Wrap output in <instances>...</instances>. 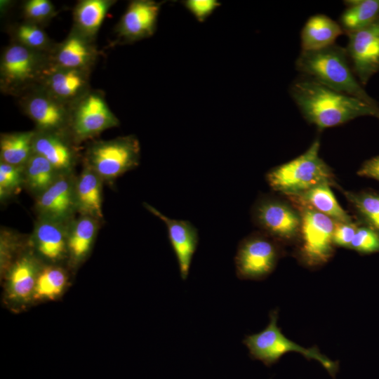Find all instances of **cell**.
I'll list each match as a JSON object with an SVG mask.
<instances>
[{
  "mask_svg": "<svg viewBox=\"0 0 379 379\" xmlns=\"http://www.w3.org/2000/svg\"><path fill=\"white\" fill-rule=\"evenodd\" d=\"M290 94L305 120L319 129L339 126L363 116L379 119V108L304 75L292 82Z\"/></svg>",
  "mask_w": 379,
  "mask_h": 379,
  "instance_id": "6da1fadb",
  "label": "cell"
},
{
  "mask_svg": "<svg viewBox=\"0 0 379 379\" xmlns=\"http://www.w3.org/2000/svg\"><path fill=\"white\" fill-rule=\"evenodd\" d=\"M295 67L302 75L379 108L378 103L366 93L356 77L344 47L334 44L320 50L301 51Z\"/></svg>",
  "mask_w": 379,
  "mask_h": 379,
  "instance_id": "7a4b0ae2",
  "label": "cell"
},
{
  "mask_svg": "<svg viewBox=\"0 0 379 379\" xmlns=\"http://www.w3.org/2000/svg\"><path fill=\"white\" fill-rule=\"evenodd\" d=\"M51 62L50 53L31 50L11 41L1 55V92L18 98L39 86Z\"/></svg>",
  "mask_w": 379,
  "mask_h": 379,
  "instance_id": "3957f363",
  "label": "cell"
},
{
  "mask_svg": "<svg viewBox=\"0 0 379 379\" xmlns=\"http://www.w3.org/2000/svg\"><path fill=\"white\" fill-rule=\"evenodd\" d=\"M319 147L316 139L302 154L272 168L266 177L272 189L298 196L319 185L331 183V173L319 156Z\"/></svg>",
  "mask_w": 379,
  "mask_h": 379,
  "instance_id": "277c9868",
  "label": "cell"
},
{
  "mask_svg": "<svg viewBox=\"0 0 379 379\" xmlns=\"http://www.w3.org/2000/svg\"><path fill=\"white\" fill-rule=\"evenodd\" d=\"M277 319V310H272L267 327L259 333L245 337L243 343L248 347L251 357L270 366L284 354L290 352H298L309 360L319 361L334 378L338 369V362L321 354L316 347L305 348L288 339L278 326Z\"/></svg>",
  "mask_w": 379,
  "mask_h": 379,
  "instance_id": "5b68a950",
  "label": "cell"
},
{
  "mask_svg": "<svg viewBox=\"0 0 379 379\" xmlns=\"http://www.w3.org/2000/svg\"><path fill=\"white\" fill-rule=\"evenodd\" d=\"M140 145L134 135L92 142L86 149L84 160L102 181L113 182L138 167Z\"/></svg>",
  "mask_w": 379,
  "mask_h": 379,
  "instance_id": "8992f818",
  "label": "cell"
},
{
  "mask_svg": "<svg viewBox=\"0 0 379 379\" xmlns=\"http://www.w3.org/2000/svg\"><path fill=\"white\" fill-rule=\"evenodd\" d=\"M119 125L100 90L91 88L70 105L68 133L77 145Z\"/></svg>",
  "mask_w": 379,
  "mask_h": 379,
  "instance_id": "52a82bcc",
  "label": "cell"
},
{
  "mask_svg": "<svg viewBox=\"0 0 379 379\" xmlns=\"http://www.w3.org/2000/svg\"><path fill=\"white\" fill-rule=\"evenodd\" d=\"M23 113L40 131L68 132L70 105L62 102L37 86L18 98Z\"/></svg>",
  "mask_w": 379,
  "mask_h": 379,
  "instance_id": "ba28073f",
  "label": "cell"
},
{
  "mask_svg": "<svg viewBox=\"0 0 379 379\" xmlns=\"http://www.w3.org/2000/svg\"><path fill=\"white\" fill-rule=\"evenodd\" d=\"M278 258L279 250L273 241L260 234L249 236L239 243L237 250V276L241 279H263L274 270Z\"/></svg>",
  "mask_w": 379,
  "mask_h": 379,
  "instance_id": "9c48e42d",
  "label": "cell"
},
{
  "mask_svg": "<svg viewBox=\"0 0 379 379\" xmlns=\"http://www.w3.org/2000/svg\"><path fill=\"white\" fill-rule=\"evenodd\" d=\"M300 217L304 260L310 265L326 262L333 253L335 221L310 206L303 208Z\"/></svg>",
  "mask_w": 379,
  "mask_h": 379,
  "instance_id": "30bf717a",
  "label": "cell"
},
{
  "mask_svg": "<svg viewBox=\"0 0 379 379\" xmlns=\"http://www.w3.org/2000/svg\"><path fill=\"white\" fill-rule=\"evenodd\" d=\"M347 35L345 48L353 72L359 83L365 86L379 72V18Z\"/></svg>",
  "mask_w": 379,
  "mask_h": 379,
  "instance_id": "8fae6325",
  "label": "cell"
},
{
  "mask_svg": "<svg viewBox=\"0 0 379 379\" xmlns=\"http://www.w3.org/2000/svg\"><path fill=\"white\" fill-rule=\"evenodd\" d=\"M161 4L152 0L131 1L114 27L117 41L131 44L152 36Z\"/></svg>",
  "mask_w": 379,
  "mask_h": 379,
  "instance_id": "7c38bea8",
  "label": "cell"
},
{
  "mask_svg": "<svg viewBox=\"0 0 379 379\" xmlns=\"http://www.w3.org/2000/svg\"><path fill=\"white\" fill-rule=\"evenodd\" d=\"M256 224L270 235L290 239L300 229L301 217L286 204L272 198H262L253 209Z\"/></svg>",
  "mask_w": 379,
  "mask_h": 379,
  "instance_id": "4fadbf2b",
  "label": "cell"
},
{
  "mask_svg": "<svg viewBox=\"0 0 379 379\" xmlns=\"http://www.w3.org/2000/svg\"><path fill=\"white\" fill-rule=\"evenodd\" d=\"M91 71L59 67L51 62L39 86L60 101L71 105L91 88Z\"/></svg>",
  "mask_w": 379,
  "mask_h": 379,
  "instance_id": "5bb4252c",
  "label": "cell"
},
{
  "mask_svg": "<svg viewBox=\"0 0 379 379\" xmlns=\"http://www.w3.org/2000/svg\"><path fill=\"white\" fill-rule=\"evenodd\" d=\"M75 180L72 174L61 173L55 182L36 198L39 218L69 222L76 211Z\"/></svg>",
  "mask_w": 379,
  "mask_h": 379,
  "instance_id": "9a60e30c",
  "label": "cell"
},
{
  "mask_svg": "<svg viewBox=\"0 0 379 379\" xmlns=\"http://www.w3.org/2000/svg\"><path fill=\"white\" fill-rule=\"evenodd\" d=\"M77 145L67 131L35 130L33 152L44 157L60 173H72L79 158Z\"/></svg>",
  "mask_w": 379,
  "mask_h": 379,
  "instance_id": "2e32d148",
  "label": "cell"
},
{
  "mask_svg": "<svg viewBox=\"0 0 379 379\" xmlns=\"http://www.w3.org/2000/svg\"><path fill=\"white\" fill-rule=\"evenodd\" d=\"M144 207L166 226L168 239L178 263L180 277L186 280L199 242L197 229L188 220L171 219L144 202Z\"/></svg>",
  "mask_w": 379,
  "mask_h": 379,
  "instance_id": "e0dca14e",
  "label": "cell"
},
{
  "mask_svg": "<svg viewBox=\"0 0 379 379\" xmlns=\"http://www.w3.org/2000/svg\"><path fill=\"white\" fill-rule=\"evenodd\" d=\"M95 41L72 27L65 39L55 44L50 53L51 62L59 67L92 70L99 55Z\"/></svg>",
  "mask_w": 379,
  "mask_h": 379,
  "instance_id": "ac0fdd59",
  "label": "cell"
},
{
  "mask_svg": "<svg viewBox=\"0 0 379 379\" xmlns=\"http://www.w3.org/2000/svg\"><path fill=\"white\" fill-rule=\"evenodd\" d=\"M69 222L46 218L39 219L31 241L36 253L42 258L50 262L56 263L67 257V234Z\"/></svg>",
  "mask_w": 379,
  "mask_h": 379,
  "instance_id": "d6986e66",
  "label": "cell"
},
{
  "mask_svg": "<svg viewBox=\"0 0 379 379\" xmlns=\"http://www.w3.org/2000/svg\"><path fill=\"white\" fill-rule=\"evenodd\" d=\"M42 267L32 253H26L15 259L8 270V298L16 302L33 299L37 277Z\"/></svg>",
  "mask_w": 379,
  "mask_h": 379,
  "instance_id": "ffe728a7",
  "label": "cell"
},
{
  "mask_svg": "<svg viewBox=\"0 0 379 379\" xmlns=\"http://www.w3.org/2000/svg\"><path fill=\"white\" fill-rule=\"evenodd\" d=\"M102 179L88 166L84 168L75 180L76 211L81 215L103 218L102 209Z\"/></svg>",
  "mask_w": 379,
  "mask_h": 379,
  "instance_id": "44dd1931",
  "label": "cell"
},
{
  "mask_svg": "<svg viewBox=\"0 0 379 379\" xmlns=\"http://www.w3.org/2000/svg\"><path fill=\"white\" fill-rule=\"evenodd\" d=\"M344 34L340 24L324 14L311 16L304 25L300 34L304 51L320 50L334 44Z\"/></svg>",
  "mask_w": 379,
  "mask_h": 379,
  "instance_id": "7402d4cb",
  "label": "cell"
},
{
  "mask_svg": "<svg viewBox=\"0 0 379 379\" xmlns=\"http://www.w3.org/2000/svg\"><path fill=\"white\" fill-rule=\"evenodd\" d=\"M99 220L95 218L80 215L70 221L67 234V256L76 266L89 254L98 229Z\"/></svg>",
  "mask_w": 379,
  "mask_h": 379,
  "instance_id": "603a6c76",
  "label": "cell"
},
{
  "mask_svg": "<svg viewBox=\"0 0 379 379\" xmlns=\"http://www.w3.org/2000/svg\"><path fill=\"white\" fill-rule=\"evenodd\" d=\"M114 0H81L73 9L72 28L95 40L97 34Z\"/></svg>",
  "mask_w": 379,
  "mask_h": 379,
  "instance_id": "cb8c5ba5",
  "label": "cell"
},
{
  "mask_svg": "<svg viewBox=\"0 0 379 379\" xmlns=\"http://www.w3.org/2000/svg\"><path fill=\"white\" fill-rule=\"evenodd\" d=\"M35 130L1 133V161L24 166L33 153Z\"/></svg>",
  "mask_w": 379,
  "mask_h": 379,
  "instance_id": "d4e9b609",
  "label": "cell"
},
{
  "mask_svg": "<svg viewBox=\"0 0 379 379\" xmlns=\"http://www.w3.org/2000/svg\"><path fill=\"white\" fill-rule=\"evenodd\" d=\"M339 24L346 34L361 29L379 18V0L345 1Z\"/></svg>",
  "mask_w": 379,
  "mask_h": 379,
  "instance_id": "484cf974",
  "label": "cell"
},
{
  "mask_svg": "<svg viewBox=\"0 0 379 379\" xmlns=\"http://www.w3.org/2000/svg\"><path fill=\"white\" fill-rule=\"evenodd\" d=\"M329 185L328 182L319 185L298 197L306 206L308 205L335 222H351L350 216L338 204Z\"/></svg>",
  "mask_w": 379,
  "mask_h": 379,
  "instance_id": "4316f807",
  "label": "cell"
},
{
  "mask_svg": "<svg viewBox=\"0 0 379 379\" xmlns=\"http://www.w3.org/2000/svg\"><path fill=\"white\" fill-rule=\"evenodd\" d=\"M6 31L11 42L36 51L51 53L56 44L42 26L25 20L8 25Z\"/></svg>",
  "mask_w": 379,
  "mask_h": 379,
  "instance_id": "83f0119b",
  "label": "cell"
},
{
  "mask_svg": "<svg viewBox=\"0 0 379 379\" xmlns=\"http://www.w3.org/2000/svg\"><path fill=\"white\" fill-rule=\"evenodd\" d=\"M25 185L39 197L58 179L60 173L44 157L33 152L24 165Z\"/></svg>",
  "mask_w": 379,
  "mask_h": 379,
  "instance_id": "f1b7e54d",
  "label": "cell"
},
{
  "mask_svg": "<svg viewBox=\"0 0 379 379\" xmlns=\"http://www.w3.org/2000/svg\"><path fill=\"white\" fill-rule=\"evenodd\" d=\"M67 284V275L59 266L49 265L42 267L37 277L33 299L53 300L60 296Z\"/></svg>",
  "mask_w": 379,
  "mask_h": 379,
  "instance_id": "f546056e",
  "label": "cell"
},
{
  "mask_svg": "<svg viewBox=\"0 0 379 379\" xmlns=\"http://www.w3.org/2000/svg\"><path fill=\"white\" fill-rule=\"evenodd\" d=\"M23 185H25L24 166H15L1 161V199L18 194Z\"/></svg>",
  "mask_w": 379,
  "mask_h": 379,
  "instance_id": "4dcf8cb0",
  "label": "cell"
},
{
  "mask_svg": "<svg viewBox=\"0 0 379 379\" xmlns=\"http://www.w3.org/2000/svg\"><path fill=\"white\" fill-rule=\"evenodd\" d=\"M21 11L22 20L42 27L56 15L55 8L49 0L25 1Z\"/></svg>",
  "mask_w": 379,
  "mask_h": 379,
  "instance_id": "1f68e13d",
  "label": "cell"
},
{
  "mask_svg": "<svg viewBox=\"0 0 379 379\" xmlns=\"http://www.w3.org/2000/svg\"><path fill=\"white\" fill-rule=\"evenodd\" d=\"M349 201L371 226L379 232V195L346 192Z\"/></svg>",
  "mask_w": 379,
  "mask_h": 379,
  "instance_id": "d6a6232c",
  "label": "cell"
},
{
  "mask_svg": "<svg viewBox=\"0 0 379 379\" xmlns=\"http://www.w3.org/2000/svg\"><path fill=\"white\" fill-rule=\"evenodd\" d=\"M350 248L361 253L379 251V234L371 228L358 227Z\"/></svg>",
  "mask_w": 379,
  "mask_h": 379,
  "instance_id": "836d02e7",
  "label": "cell"
},
{
  "mask_svg": "<svg viewBox=\"0 0 379 379\" xmlns=\"http://www.w3.org/2000/svg\"><path fill=\"white\" fill-rule=\"evenodd\" d=\"M182 3L200 22H204L220 6V3L216 0H186Z\"/></svg>",
  "mask_w": 379,
  "mask_h": 379,
  "instance_id": "e575fe53",
  "label": "cell"
},
{
  "mask_svg": "<svg viewBox=\"0 0 379 379\" xmlns=\"http://www.w3.org/2000/svg\"><path fill=\"white\" fill-rule=\"evenodd\" d=\"M18 238L15 234L5 230L1 232V269L4 272L11 265L13 255L19 245Z\"/></svg>",
  "mask_w": 379,
  "mask_h": 379,
  "instance_id": "d590c367",
  "label": "cell"
},
{
  "mask_svg": "<svg viewBox=\"0 0 379 379\" xmlns=\"http://www.w3.org/2000/svg\"><path fill=\"white\" fill-rule=\"evenodd\" d=\"M357 228L352 222H335L333 234V244L339 246L350 248Z\"/></svg>",
  "mask_w": 379,
  "mask_h": 379,
  "instance_id": "8d00e7d4",
  "label": "cell"
},
{
  "mask_svg": "<svg viewBox=\"0 0 379 379\" xmlns=\"http://www.w3.org/2000/svg\"><path fill=\"white\" fill-rule=\"evenodd\" d=\"M358 175L374 178L379 181V156L365 161L358 171Z\"/></svg>",
  "mask_w": 379,
  "mask_h": 379,
  "instance_id": "74e56055",
  "label": "cell"
}]
</instances>
